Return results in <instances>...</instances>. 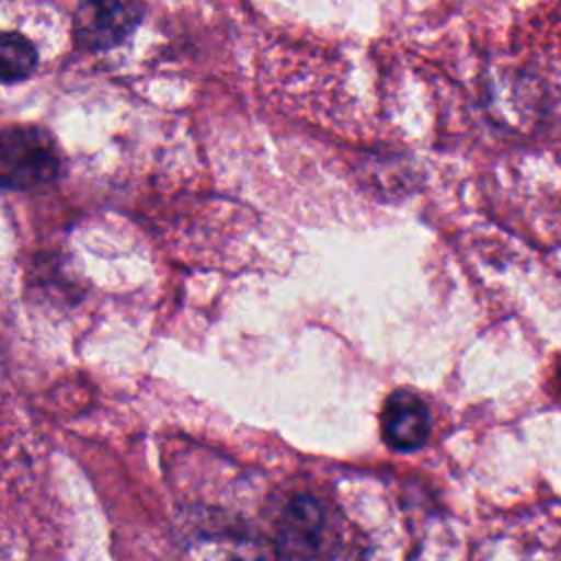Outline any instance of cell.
I'll return each instance as SVG.
<instances>
[{
    "label": "cell",
    "mask_w": 561,
    "mask_h": 561,
    "mask_svg": "<svg viewBox=\"0 0 561 561\" xmlns=\"http://www.w3.org/2000/svg\"><path fill=\"white\" fill-rule=\"evenodd\" d=\"M274 550L278 561H366L368 557V546L335 528L327 506L309 493L285 502Z\"/></svg>",
    "instance_id": "6da1fadb"
},
{
    "label": "cell",
    "mask_w": 561,
    "mask_h": 561,
    "mask_svg": "<svg viewBox=\"0 0 561 561\" xmlns=\"http://www.w3.org/2000/svg\"><path fill=\"white\" fill-rule=\"evenodd\" d=\"M61 156L53 136L37 125H9L2 131L0 173L7 191H31L59 175Z\"/></svg>",
    "instance_id": "7a4b0ae2"
},
{
    "label": "cell",
    "mask_w": 561,
    "mask_h": 561,
    "mask_svg": "<svg viewBox=\"0 0 561 561\" xmlns=\"http://www.w3.org/2000/svg\"><path fill=\"white\" fill-rule=\"evenodd\" d=\"M142 13L138 2H83L75 13V37L88 50H107L140 24Z\"/></svg>",
    "instance_id": "3957f363"
},
{
    "label": "cell",
    "mask_w": 561,
    "mask_h": 561,
    "mask_svg": "<svg viewBox=\"0 0 561 561\" xmlns=\"http://www.w3.org/2000/svg\"><path fill=\"white\" fill-rule=\"evenodd\" d=\"M379 430L383 443L394 451H414L423 447L432 430L427 403L412 390H392L381 405Z\"/></svg>",
    "instance_id": "277c9868"
},
{
    "label": "cell",
    "mask_w": 561,
    "mask_h": 561,
    "mask_svg": "<svg viewBox=\"0 0 561 561\" xmlns=\"http://www.w3.org/2000/svg\"><path fill=\"white\" fill-rule=\"evenodd\" d=\"M37 68L35 46L15 31H4L0 35V72L2 83H15L33 75Z\"/></svg>",
    "instance_id": "5b68a950"
},
{
    "label": "cell",
    "mask_w": 561,
    "mask_h": 561,
    "mask_svg": "<svg viewBox=\"0 0 561 561\" xmlns=\"http://www.w3.org/2000/svg\"><path fill=\"white\" fill-rule=\"evenodd\" d=\"M206 561H278V557L274 543L228 535L215 539L208 546Z\"/></svg>",
    "instance_id": "8992f818"
}]
</instances>
